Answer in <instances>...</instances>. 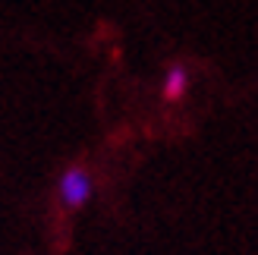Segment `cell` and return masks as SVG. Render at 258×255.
Returning a JSON list of instances; mask_svg holds the SVG:
<instances>
[{
    "label": "cell",
    "mask_w": 258,
    "mask_h": 255,
    "mask_svg": "<svg viewBox=\"0 0 258 255\" xmlns=\"http://www.w3.org/2000/svg\"><path fill=\"white\" fill-rule=\"evenodd\" d=\"M57 196H60V205L67 208V211L85 208L88 202H92V196H95V180H92V173H88L85 167H79V164L67 167V170L60 173Z\"/></svg>",
    "instance_id": "1"
},
{
    "label": "cell",
    "mask_w": 258,
    "mask_h": 255,
    "mask_svg": "<svg viewBox=\"0 0 258 255\" xmlns=\"http://www.w3.org/2000/svg\"><path fill=\"white\" fill-rule=\"evenodd\" d=\"M186 88H189V73H186V67H170L167 70V76H164V98L167 101H179L186 95Z\"/></svg>",
    "instance_id": "2"
}]
</instances>
